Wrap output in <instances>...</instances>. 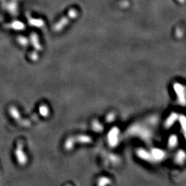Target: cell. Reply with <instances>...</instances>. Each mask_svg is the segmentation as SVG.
I'll list each match as a JSON object with an SVG mask.
<instances>
[{
	"label": "cell",
	"instance_id": "obj_1",
	"mask_svg": "<svg viewBox=\"0 0 186 186\" xmlns=\"http://www.w3.org/2000/svg\"><path fill=\"white\" fill-rule=\"evenodd\" d=\"M77 16H78V11H77V9H74V8L70 9V11H68V14L66 15V16L62 17L60 20L55 24L54 28V31L57 32L62 31L67 25L70 23V21H71V20L75 19Z\"/></svg>",
	"mask_w": 186,
	"mask_h": 186
},
{
	"label": "cell",
	"instance_id": "obj_2",
	"mask_svg": "<svg viewBox=\"0 0 186 186\" xmlns=\"http://www.w3.org/2000/svg\"><path fill=\"white\" fill-rule=\"evenodd\" d=\"M119 130L117 128H113L111 129L108 135V143L111 146H115L119 142Z\"/></svg>",
	"mask_w": 186,
	"mask_h": 186
},
{
	"label": "cell",
	"instance_id": "obj_3",
	"mask_svg": "<svg viewBox=\"0 0 186 186\" xmlns=\"http://www.w3.org/2000/svg\"><path fill=\"white\" fill-rule=\"evenodd\" d=\"M174 90L177 93L180 103L184 106L185 103V94L184 87L181 85L180 83H176L174 84Z\"/></svg>",
	"mask_w": 186,
	"mask_h": 186
},
{
	"label": "cell",
	"instance_id": "obj_4",
	"mask_svg": "<svg viewBox=\"0 0 186 186\" xmlns=\"http://www.w3.org/2000/svg\"><path fill=\"white\" fill-rule=\"evenodd\" d=\"M151 157L157 161L162 160L165 157V152L160 149L154 148L151 151Z\"/></svg>",
	"mask_w": 186,
	"mask_h": 186
},
{
	"label": "cell",
	"instance_id": "obj_5",
	"mask_svg": "<svg viewBox=\"0 0 186 186\" xmlns=\"http://www.w3.org/2000/svg\"><path fill=\"white\" fill-rule=\"evenodd\" d=\"M177 119H178V115L177 113L171 114V115L169 116V117L167 119V120H166L165 121V127L169 128L171 127V126H172L174 123L175 122Z\"/></svg>",
	"mask_w": 186,
	"mask_h": 186
},
{
	"label": "cell",
	"instance_id": "obj_6",
	"mask_svg": "<svg viewBox=\"0 0 186 186\" xmlns=\"http://www.w3.org/2000/svg\"><path fill=\"white\" fill-rule=\"evenodd\" d=\"M137 155L139 157L144 160H150L151 158V155L144 149L140 148L137 150Z\"/></svg>",
	"mask_w": 186,
	"mask_h": 186
},
{
	"label": "cell",
	"instance_id": "obj_7",
	"mask_svg": "<svg viewBox=\"0 0 186 186\" xmlns=\"http://www.w3.org/2000/svg\"><path fill=\"white\" fill-rule=\"evenodd\" d=\"M178 144V138L177 135H171L168 140V145L170 148H174Z\"/></svg>",
	"mask_w": 186,
	"mask_h": 186
},
{
	"label": "cell",
	"instance_id": "obj_8",
	"mask_svg": "<svg viewBox=\"0 0 186 186\" xmlns=\"http://www.w3.org/2000/svg\"><path fill=\"white\" fill-rule=\"evenodd\" d=\"M77 140L79 143H90L92 141L91 138L89 136L86 135H80L77 137Z\"/></svg>",
	"mask_w": 186,
	"mask_h": 186
},
{
	"label": "cell",
	"instance_id": "obj_9",
	"mask_svg": "<svg viewBox=\"0 0 186 186\" xmlns=\"http://www.w3.org/2000/svg\"><path fill=\"white\" fill-rule=\"evenodd\" d=\"M185 152L183 150L178 151L177 155H176V161L178 163H182L185 160Z\"/></svg>",
	"mask_w": 186,
	"mask_h": 186
},
{
	"label": "cell",
	"instance_id": "obj_10",
	"mask_svg": "<svg viewBox=\"0 0 186 186\" xmlns=\"http://www.w3.org/2000/svg\"><path fill=\"white\" fill-rule=\"evenodd\" d=\"M74 141H75V139L73 137H70L69 138L68 140L66 141V144H65V147L67 149V150H71V149H73V146H74Z\"/></svg>",
	"mask_w": 186,
	"mask_h": 186
},
{
	"label": "cell",
	"instance_id": "obj_11",
	"mask_svg": "<svg viewBox=\"0 0 186 186\" xmlns=\"http://www.w3.org/2000/svg\"><path fill=\"white\" fill-rule=\"evenodd\" d=\"M110 183H111L110 180L106 177H101L100 179L99 180V185H106L110 184Z\"/></svg>",
	"mask_w": 186,
	"mask_h": 186
},
{
	"label": "cell",
	"instance_id": "obj_12",
	"mask_svg": "<svg viewBox=\"0 0 186 186\" xmlns=\"http://www.w3.org/2000/svg\"><path fill=\"white\" fill-rule=\"evenodd\" d=\"M39 112H40L41 115L44 116H48L49 113V110L47 106H41L40 108H39Z\"/></svg>",
	"mask_w": 186,
	"mask_h": 186
},
{
	"label": "cell",
	"instance_id": "obj_13",
	"mask_svg": "<svg viewBox=\"0 0 186 186\" xmlns=\"http://www.w3.org/2000/svg\"><path fill=\"white\" fill-rule=\"evenodd\" d=\"M179 120H180V123L182 127L183 132H185V126H186V120H185V116L183 115H181L179 117Z\"/></svg>",
	"mask_w": 186,
	"mask_h": 186
},
{
	"label": "cell",
	"instance_id": "obj_14",
	"mask_svg": "<svg viewBox=\"0 0 186 186\" xmlns=\"http://www.w3.org/2000/svg\"><path fill=\"white\" fill-rule=\"evenodd\" d=\"M93 128L96 132H100V131L103 129V127L100 123L97 122V121H95V122L93 123Z\"/></svg>",
	"mask_w": 186,
	"mask_h": 186
},
{
	"label": "cell",
	"instance_id": "obj_15",
	"mask_svg": "<svg viewBox=\"0 0 186 186\" xmlns=\"http://www.w3.org/2000/svg\"><path fill=\"white\" fill-rule=\"evenodd\" d=\"M115 116L113 113L109 114V115H108V117H107V121H108V122H111V121H113V119H115Z\"/></svg>",
	"mask_w": 186,
	"mask_h": 186
},
{
	"label": "cell",
	"instance_id": "obj_16",
	"mask_svg": "<svg viewBox=\"0 0 186 186\" xmlns=\"http://www.w3.org/2000/svg\"><path fill=\"white\" fill-rule=\"evenodd\" d=\"M178 1L181 2V3H183V2H184V0H178Z\"/></svg>",
	"mask_w": 186,
	"mask_h": 186
}]
</instances>
